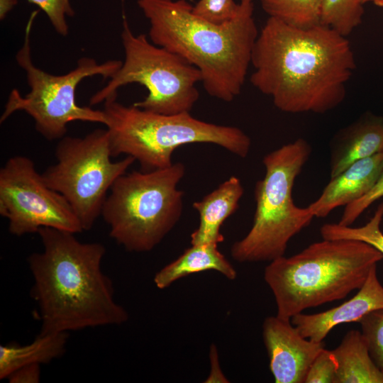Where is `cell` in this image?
Returning a JSON list of instances; mask_svg holds the SVG:
<instances>
[{"label": "cell", "instance_id": "22", "mask_svg": "<svg viewBox=\"0 0 383 383\" xmlns=\"http://www.w3.org/2000/svg\"><path fill=\"white\" fill-rule=\"evenodd\" d=\"M382 218L383 202L379 204L369 221L362 226L326 223L321 227L320 233L323 239L354 240L366 243L383 255V233L380 228Z\"/></svg>", "mask_w": 383, "mask_h": 383}, {"label": "cell", "instance_id": "26", "mask_svg": "<svg viewBox=\"0 0 383 383\" xmlns=\"http://www.w3.org/2000/svg\"><path fill=\"white\" fill-rule=\"evenodd\" d=\"M336 372L334 354L324 348L309 367L304 383H335Z\"/></svg>", "mask_w": 383, "mask_h": 383}, {"label": "cell", "instance_id": "24", "mask_svg": "<svg viewBox=\"0 0 383 383\" xmlns=\"http://www.w3.org/2000/svg\"><path fill=\"white\" fill-rule=\"evenodd\" d=\"M28 1L37 5L45 12L58 34L62 36L67 35L69 27L66 18L74 15L70 0H28Z\"/></svg>", "mask_w": 383, "mask_h": 383}, {"label": "cell", "instance_id": "11", "mask_svg": "<svg viewBox=\"0 0 383 383\" xmlns=\"http://www.w3.org/2000/svg\"><path fill=\"white\" fill-rule=\"evenodd\" d=\"M0 215L13 235L38 233L44 227L83 232L66 199L45 183L29 157H10L0 170Z\"/></svg>", "mask_w": 383, "mask_h": 383}, {"label": "cell", "instance_id": "30", "mask_svg": "<svg viewBox=\"0 0 383 383\" xmlns=\"http://www.w3.org/2000/svg\"><path fill=\"white\" fill-rule=\"evenodd\" d=\"M17 0H0V18L4 19L9 11L17 4Z\"/></svg>", "mask_w": 383, "mask_h": 383}, {"label": "cell", "instance_id": "6", "mask_svg": "<svg viewBox=\"0 0 383 383\" xmlns=\"http://www.w3.org/2000/svg\"><path fill=\"white\" fill-rule=\"evenodd\" d=\"M311 152L309 143L298 138L263 157L265 174L255 184L252 225L231 248L235 261L271 262L284 256L289 240L311 223L314 216L309 208L296 206L292 198L296 178Z\"/></svg>", "mask_w": 383, "mask_h": 383}, {"label": "cell", "instance_id": "1", "mask_svg": "<svg viewBox=\"0 0 383 383\" xmlns=\"http://www.w3.org/2000/svg\"><path fill=\"white\" fill-rule=\"evenodd\" d=\"M251 84L290 113H324L338 106L356 68L346 37L318 24L302 28L269 17L253 48Z\"/></svg>", "mask_w": 383, "mask_h": 383}, {"label": "cell", "instance_id": "4", "mask_svg": "<svg viewBox=\"0 0 383 383\" xmlns=\"http://www.w3.org/2000/svg\"><path fill=\"white\" fill-rule=\"evenodd\" d=\"M382 259L383 255L366 243L323 238L292 256L270 262L264 279L273 293L277 315L291 319L358 290Z\"/></svg>", "mask_w": 383, "mask_h": 383}, {"label": "cell", "instance_id": "12", "mask_svg": "<svg viewBox=\"0 0 383 383\" xmlns=\"http://www.w3.org/2000/svg\"><path fill=\"white\" fill-rule=\"evenodd\" d=\"M263 341L276 383H303L309 367L324 348L323 342L302 336L291 319L277 315L262 324Z\"/></svg>", "mask_w": 383, "mask_h": 383}, {"label": "cell", "instance_id": "15", "mask_svg": "<svg viewBox=\"0 0 383 383\" xmlns=\"http://www.w3.org/2000/svg\"><path fill=\"white\" fill-rule=\"evenodd\" d=\"M383 151V118L367 113L339 131L331 150V178L355 162Z\"/></svg>", "mask_w": 383, "mask_h": 383}, {"label": "cell", "instance_id": "29", "mask_svg": "<svg viewBox=\"0 0 383 383\" xmlns=\"http://www.w3.org/2000/svg\"><path fill=\"white\" fill-rule=\"evenodd\" d=\"M210 359L211 363V372L210 376L207 378L206 382H227L226 378L222 374L219 364L218 353L215 345H212L210 350Z\"/></svg>", "mask_w": 383, "mask_h": 383}, {"label": "cell", "instance_id": "19", "mask_svg": "<svg viewBox=\"0 0 383 383\" xmlns=\"http://www.w3.org/2000/svg\"><path fill=\"white\" fill-rule=\"evenodd\" d=\"M68 333H39L30 343L0 346V379L30 365L48 364L65 352Z\"/></svg>", "mask_w": 383, "mask_h": 383}, {"label": "cell", "instance_id": "5", "mask_svg": "<svg viewBox=\"0 0 383 383\" xmlns=\"http://www.w3.org/2000/svg\"><path fill=\"white\" fill-rule=\"evenodd\" d=\"M117 94L105 99L104 112L112 157H133L142 172L167 167L179 147L191 143H210L244 158L251 140L240 128L206 122L190 112L162 114L117 101Z\"/></svg>", "mask_w": 383, "mask_h": 383}, {"label": "cell", "instance_id": "13", "mask_svg": "<svg viewBox=\"0 0 383 383\" xmlns=\"http://www.w3.org/2000/svg\"><path fill=\"white\" fill-rule=\"evenodd\" d=\"M383 309V286L373 267L363 285L350 299L338 306L312 314L299 313L291 318L292 323L304 338L323 342L335 326L359 322L369 313Z\"/></svg>", "mask_w": 383, "mask_h": 383}, {"label": "cell", "instance_id": "16", "mask_svg": "<svg viewBox=\"0 0 383 383\" xmlns=\"http://www.w3.org/2000/svg\"><path fill=\"white\" fill-rule=\"evenodd\" d=\"M244 194L241 181L231 177L200 201L193 203L199 215L198 227L191 234V244H215L223 241L221 227L239 207Z\"/></svg>", "mask_w": 383, "mask_h": 383}, {"label": "cell", "instance_id": "21", "mask_svg": "<svg viewBox=\"0 0 383 383\" xmlns=\"http://www.w3.org/2000/svg\"><path fill=\"white\" fill-rule=\"evenodd\" d=\"M363 5L362 0H322L320 24L347 38L362 21Z\"/></svg>", "mask_w": 383, "mask_h": 383}, {"label": "cell", "instance_id": "32", "mask_svg": "<svg viewBox=\"0 0 383 383\" xmlns=\"http://www.w3.org/2000/svg\"><path fill=\"white\" fill-rule=\"evenodd\" d=\"M372 1H373V0H362V2H363L364 4H366V3L372 2Z\"/></svg>", "mask_w": 383, "mask_h": 383}, {"label": "cell", "instance_id": "25", "mask_svg": "<svg viewBox=\"0 0 383 383\" xmlns=\"http://www.w3.org/2000/svg\"><path fill=\"white\" fill-rule=\"evenodd\" d=\"M238 9L234 0H199L193 6V12L215 23H221L232 18Z\"/></svg>", "mask_w": 383, "mask_h": 383}, {"label": "cell", "instance_id": "28", "mask_svg": "<svg viewBox=\"0 0 383 383\" xmlns=\"http://www.w3.org/2000/svg\"><path fill=\"white\" fill-rule=\"evenodd\" d=\"M7 379L10 383H38L40 379V365L22 367L12 372Z\"/></svg>", "mask_w": 383, "mask_h": 383}, {"label": "cell", "instance_id": "7", "mask_svg": "<svg viewBox=\"0 0 383 383\" xmlns=\"http://www.w3.org/2000/svg\"><path fill=\"white\" fill-rule=\"evenodd\" d=\"M185 172L178 162L118 177L101 211L111 238L129 252H148L160 243L181 218L184 192L177 184Z\"/></svg>", "mask_w": 383, "mask_h": 383}, {"label": "cell", "instance_id": "20", "mask_svg": "<svg viewBox=\"0 0 383 383\" xmlns=\"http://www.w3.org/2000/svg\"><path fill=\"white\" fill-rule=\"evenodd\" d=\"M269 17L307 28L320 24L322 0H257Z\"/></svg>", "mask_w": 383, "mask_h": 383}, {"label": "cell", "instance_id": "14", "mask_svg": "<svg viewBox=\"0 0 383 383\" xmlns=\"http://www.w3.org/2000/svg\"><path fill=\"white\" fill-rule=\"evenodd\" d=\"M382 170L383 151L357 160L331 177L318 198L307 207L314 217H326L336 208L345 206L366 194Z\"/></svg>", "mask_w": 383, "mask_h": 383}, {"label": "cell", "instance_id": "9", "mask_svg": "<svg viewBox=\"0 0 383 383\" xmlns=\"http://www.w3.org/2000/svg\"><path fill=\"white\" fill-rule=\"evenodd\" d=\"M125 60L120 69L90 99V105L103 102L126 84L137 83L148 90L135 106L162 114L190 112L199 97L200 71L180 55L131 30L124 13L121 33Z\"/></svg>", "mask_w": 383, "mask_h": 383}, {"label": "cell", "instance_id": "3", "mask_svg": "<svg viewBox=\"0 0 383 383\" xmlns=\"http://www.w3.org/2000/svg\"><path fill=\"white\" fill-rule=\"evenodd\" d=\"M137 4L150 23V41L195 66L209 96L231 102L240 94L259 34L253 0H240L235 15L221 23L195 14L186 0Z\"/></svg>", "mask_w": 383, "mask_h": 383}, {"label": "cell", "instance_id": "18", "mask_svg": "<svg viewBox=\"0 0 383 383\" xmlns=\"http://www.w3.org/2000/svg\"><path fill=\"white\" fill-rule=\"evenodd\" d=\"M332 351L337 362L335 383H383V372L373 361L361 331H348Z\"/></svg>", "mask_w": 383, "mask_h": 383}, {"label": "cell", "instance_id": "31", "mask_svg": "<svg viewBox=\"0 0 383 383\" xmlns=\"http://www.w3.org/2000/svg\"><path fill=\"white\" fill-rule=\"evenodd\" d=\"M376 6L383 8V0H373L372 1Z\"/></svg>", "mask_w": 383, "mask_h": 383}, {"label": "cell", "instance_id": "10", "mask_svg": "<svg viewBox=\"0 0 383 383\" xmlns=\"http://www.w3.org/2000/svg\"><path fill=\"white\" fill-rule=\"evenodd\" d=\"M55 154L56 163L42 176L69 202L83 231H89L101 215L108 192L135 160L127 156L111 161L107 129H96L83 138L65 135Z\"/></svg>", "mask_w": 383, "mask_h": 383}, {"label": "cell", "instance_id": "17", "mask_svg": "<svg viewBox=\"0 0 383 383\" xmlns=\"http://www.w3.org/2000/svg\"><path fill=\"white\" fill-rule=\"evenodd\" d=\"M215 270L233 280L237 272L231 263L218 250V245H192L175 260L165 265L154 277L155 286L160 289L192 274Z\"/></svg>", "mask_w": 383, "mask_h": 383}, {"label": "cell", "instance_id": "27", "mask_svg": "<svg viewBox=\"0 0 383 383\" xmlns=\"http://www.w3.org/2000/svg\"><path fill=\"white\" fill-rule=\"evenodd\" d=\"M383 197V170L378 179L364 196L345 206L340 225L351 226L374 202Z\"/></svg>", "mask_w": 383, "mask_h": 383}, {"label": "cell", "instance_id": "2", "mask_svg": "<svg viewBox=\"0 0 383 383\" xmlns=\"http://www.w3.org/2000/svg\"><path fill=\"white\" fill-rule=\"evenodd\" d=\"M43 250L29 255L40 333H68L121 325L127 311L114 299L111 279L101 269L106 248L82 243L74 233L44 227L38 233Z\"/></svg>", "mask_w": 383, "mask_h": 383}, {"label": "cell", "instance_id": "8", "mask_svg": "<svg viewBox=\"0 0 383 383\" xmlns=\"http://www.w3.org/2000/svg\"><path fill=\"white\" fill-rule=\"evenodd\" d=\"M38 11L31 13L27 23L22 47L16 55V60L26 74L30 91L22 96L13 89L9 95L1 123L16 111H24L33 118L36 131L49 141L60 140L67 133V125L80 121L106 125L104 111L77 104V85L84 78L100 75L111 78L121 67L123 62L109 60L99 64L90 57H82L76 67L62 75L51 74L36 67L32 59L30 33Z\"/></svg>", "mask_w": 383, "mask_h": 383}, {"label": "cell", "instance_id": "23", "mask_svg": "<svg viewBox=\"0 0 383 383\" xmlns=\"http://www.w3.org/2000/svg\"><path fill=\"white\" fill-rule=\"evenodd\" d=\"M358 323L373 361L383 372V309L369 313Z\"/></svg>", "mask_w": 383, "mask_h": 383}]
</instances>
